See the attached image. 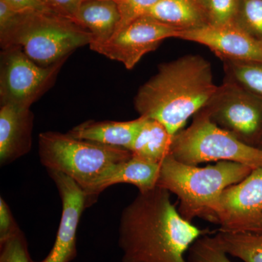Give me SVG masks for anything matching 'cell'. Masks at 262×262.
Masks as SVG:
<instances>
[{
	"mask_svg": "<svg viewBox=\"0 0 262 262\" xmlns=\"http://www.w3.org/2000/svg\"><path fill=\"white\" fill-rule=\"evenodd\" d=\"M3 1L19 13H52L42 0H3Z\"/></svg>",
	"mask_w": 262,
	"mask_h": 262,
	"instance_id": "obj_28",
	"label": "cell"
},
{
	"mask_svg": "<svg viewBox=\"0 0 262 262\" xmlns=\"http://www.w3.org/2000/svg\"><path fill=\"white\" fill-rule=\"evenodd\" d=\"M28 243L22 232L0 244V262H32Z\"/></svg>",
	"mask_w": 262,
	"mask_h": 262,
	"instance_id": "obj_24",
	"label": "cell"
},
{
	"mask_svg": "<svg viewBox=\"0 0 262 262\" xmlns=\"http://www.w3.org/2000/svg\"><path fill=\"white\" fill-rule=\"evenodd\" d=\"M216 235L209 234L196 239L188 250V262H232Z\"/></svg>",
	"mask_w": 262,
	"mask_h": 262,
	"instance_id": "obj_21",
	"label": "cell"
},
{
	"mask_svg": "<svg viewBox=\"0 0 262 262\" xmlns=\"http://www.w3.org/2000/svg\"><path fill=\"white\" fill-rule=\"evenodd\" d=\"M234 22L262 42V0H239Z\"/></svg>",
	"mask_w": 262,
	"mask_h": 262,
	"instance_id": "obj_22",
	"label": "cell"
},
{
	"mask_svg": "<svg viewBox=\"0 0 262 262\" xmlns=\"http://www.w3.org/2000/svg\"><path fill=\"white\" fill-rule=\"evenodd\" d=\"M208 229L188 222L159 187L139 192L122 212L118 246L122 262H188L193 243Z\"/></svg>",
	"mask_w": 262,
	"mask_h": 262,
	"instance_id": "obj_1",
	"label": "cell"
},
{
	"mask_svg": "<svg viewBox=\"0 0 262 262\" xmlns=\"http://www.w3.org/2000/svg\"><path fill=\"white\" fill-rule=\"evenodd\" d=\"M260 148H261V149H262V144H261V147H260Z\"/></svg>",
	"mask_w": 262,
	"mask_h": 262,
	"instance_id": "obj_30",
	"label": "cell"
},
{
	"mask_svg": "<svg viewBox=\"0 0 262 262\" xmlns=\"http://www.w3.org/2000/svg\"><path fill=\"white\" fill-rule=\"evenodd\" d=\"M213 223L222 232L262 233V168L224 191Z\"/></svg>",
	"mask_w": 262,
	"mask_h": 262,
	"instance_id": "obj_9",
	"label": "cell"
},
{
	"mask_svg": "<svg viewBox=\"0 0 262 262\" xmlns=\"http://www.w3.org/2000/svg\"><path fill=\"white\" fill-rule=\"evenodd\" d=\"M170 155L181 163L196 165L234 162L252 169L262 168V149L248 145L215 125L203 110L187 128L173 136Z\"/></svg>",
	"mask_w": 262,
	"mask_h": 262,
	"instance_id": "obj_6",
	"label": "cell"
},
{
	"mask_svg": "<svg viewBox=\"0 0 262 262\" xmlns=\"http://www.w3.org/2000/svg\"><path fill=\"white\" fill-rule=\"evenodd\" d=\"M208 25H224L234 22L239 0H198Z\"/></svg>",
	"mask_w": 262,
	"mask_h": 262,
	"instance_id": "obj_23",
	"label": "cell"
},
{
	"mask_svg": "<svg viewBox=\"0 0 262 262\" xmlns=\"http://www.w3.org/2000/svg\"><path fill=\"white\" fill-rule=\"evenodd\" d=\"M146 15L179 32L208 25L198 0H160Z\"/></svg>",
	"mask_w": 262,
	"mask_h": 262,
	"instance_id": "obj_17",
	"label": "cell"
},
{
	"mask_svg": "<svg viewBox=\"0 0 262 262\" xmlns=\"http://www.w3.org/2000/svg\"><path fill=\"white\" fill-rule=\"evenodd\" d=\"M56 184L62 203V214L56 241L47 256L40 261L71 262L77 255V231L81 215L87 208L83 189L68 176L54 170H48Z\"/></svg>",
	"mask_w": 262,
	"mask_h": 262,
	"instance_id": "obj_12",
	"label": "cell"
},
{
	"mask_svg": "<svg viewBox=\"0 0 262 262\" xmlns=\"http://www.w3.org/2000/svg\"><path fill=\"white\" fill-rule=\"evenodd\" d=\"M9 206L3 196L0 198V244L20 232Z\"/></svg>",
	"mask_w": 262,
	"mask_h": 262,
	"instance_id": "obj_26",
	"label": "cell"
},
{
	"mask_svg": "<svg viewBox=\"0 0 262 262\" xmlns=\"http://www.w3.org/2000/svg\"><path fill=\"white\" fill-rule=\"evenodd\" d=\"M0 106V165L5 166L32 149L34 115L30 108Z\"/></svg>",
	"mask_w": 262,
	"mask_h": 262,
	"instance_id": "obj_13",
	"label": "cell"
},
{
	"mask_svg": "<svg viewBox=\"0 0 262 262\" xmlns=\"http://www.w3.org/2000/svg\"><path fill=\"white\" fill-rule=\"evenodd\" d=\"M178 32L173 27L144 15L115 33L107 42L90 48L110 59L121 62L130 70L143 56L159 47L164 39L176 38Z\"/></svg>",
	"mask_w": 262,
	"mask_h": 262,
	"instance_id": "obj_10",
	"label": "cell"
},
{
	"mask_svg": "<svg viewBox=\"0 0 262 262\" xmlns=\"http://www.w3.org/2000/svg\"><path fill=\"white\" fill-rule=\"evenodd\" d=\"M218 87L209 61L187 55L160 64L138 91L134 106L140 117L160 122L174 136L208 104Z\"/></svg>",
	"mask_w": 262,
	"mask_h": 262,
	"instance_id": "obj_2",
	"label": "cell"
},
{
	"mask_svg": "<svg viewBox=\"0 0 262 262\" xmlns=\"http://www.w3.org/2000/svg\"><path fill=\"white\" fill-rule=\"evenodd\" d=\"M225 80L262 99V63L223 61Z\"/></svg>",
	"mask_w": 262,
	"mask_h": 262,
	"instance_id": "obj_20",
	"label": "cell"
},
{
	"mask_svg": "<svg viewBox=\"0 0 262 262\" xmlns=\"http://www.w3.org/2000/svg\"><path fill=\"white\" fill-rule=\"evenodd\" d=\"M144 120V117L124 122L90 120L71 129L68 134L76 139L129 150Z\"/></svg>",
	"mask_w": 262,
	"mask_h": 262,
	"instance_id": "obj_15",
	"label": "cell"
},
{
	"mask_svg": "<svg viewBox=\"0 0 262 262\" xmlns=\"http://www.w3.org/2000/svg\"><path fill=\"white\" fill-rule=\"evenodd\" d=\"M173 139L163 124L144 117L129 151L134 156L160 165L170 155Z\"/></svg>",
	"mask_w": 262,
	"mask_h": 262,
	"instance_id": "obj_18",
	"label": "cell"
},
{
	"mask_svg": "<svg viewBox=\"0 0 262 262\" xmlns=\"http://www.w3.org/2000/svg\"><path fill=\"white\" fill-rule=\"evenodd\" d=\"M176 38L206 46L222 61L262 63V42L234 22L182 31Z\"/></svg>",
	"mask_w": 262,
	"mask_h": 262,
	"instance_id": "obj_11",
	"label": "cell"
},
{
	"mask_svg": "<svg viewBox=\"0 0 262 262\" xmlns=\"http://www.w3.org/2000/svg\"><path fill=\"white\" fill-rule=\"evenodd\" d=\"M19 13L10 8L3 0H0V34L12 27Z\"/></svg>",
	"mask_w": 262,
	"mask_h": 262,
	"instance_id": "obj_29",
	"label": "cell"
},
{
	"mask_svg": "<svg viewBox=\"0 0 262 262\" xmlns=\"http://www.w3.org/2000/svg\"><path fill=\"white\" fill-rule=\"evenodd\" d=\"M92 39L80 24L52 13H19L12 27L0 34L2 49L20 48L44 67L69 58L77 48L90 46Z\"/></svg>",
	"mask_w": 262,
	"mask_h": 262,
	"instance_id": "obj_4",
	"label": "cell"
},
{
	"mask_svg": "<svg viewBox=\"0 0 262 262\" xmlns=\"http://www.w3.org/2000/svg\"><path fill=\"white\" fill-rule=\"evenodd\" d=\"M38 154L43 166L68 176L83 191L117 164L132 156L129 150L82 140L61 133H41Z\"/></svg>",
	"mask_w": 262,
	"mask_h": 262,
	"instance_id": "obj_5",
	"label": "cell"
},
{
	"mask_svg": "<svg viewBox=\"0 0 262 262\" xmlns=\"http://www.w3.org/2000/svg\"><path fill=\"white\" fill-rule=\"evenodd\" d=\"M120 21L118 7L114 0H84L77 22L92 35L90 48L107 42L115 35Z\"/></svg>",
	"mask_w": 262,
	"mask_h": 262,
	"instance_id": "obj_16",
	"label": "cell"
},
{
	"mask_svg": "<svg viewBox=\"0 0 262 262\" xmlns=\"http://www.w3.org/2000/svg\"><path fill=\"white\" fill-rule=\"evenodd\" d=\"M160 164L134 156L115 165L98 181L84 191L87 206L96 203L98 196L106 188L117 184H130L144 192L157 187Z\"/></svg>",
	"mask_w": 262,
	"mask_h": 262,
	"instance_id": "obj_14",
	"label": "cell"
},
{
	"mask_svg": "<svg viewBox=\"0 0 262 262\" xmlns=\"http://www.w3.org/2000/svg\"><path fill=\"white\" fill-rule=\"evenodd\" d=\"M203 110L220 128L248 145L261 147V98L225 79Z\"/></svg>",
	"mask_w": 262,
	"mask_h": 262,
	"instance_id": "obj_8",
	"label": "cell"
},
{
	"mask_svg": "<svg viewBox=\"0 0 262 262\" xmlns=\"http://www.w3.org/2000/svg\"><path fill=\"white\" fill-rule=\"evenodd\" d=\"M0 58V104L27 108L51 87L68 58L41 67L15 46L2 50Z\"/></svg>",
	"mask_w": 262,
	"mask_h": 262,
	"instance_id": "obj_7",
	"label": "cell"
},
{
	"mask_svg": "<svg viewBox=\"0 0 262 262\" xmlns=\"http://www.w3.org/2000/svg\"><path fill=\"white\" fill-rule=\"evenodd\" d=\"M118 7L120 21L117 32L136 19L147 14L160 0H114Z\"/></svg>",
	"mask_w": 262,
	"mask_h": 262,
	"instance_id": "obj_25",
	"label": "cell"
},
{
	"mask_svg": "<svg viewBox=\"0 0 262 262\" xmlns=\"http://www.w3.org/2000/svg\"><path fill=\"white\" fill-rule=\"evenodd\" d=\"M253 170L229 161L206 167L189 165L169 155L160 164L157 187L178 198L179 213L188 222L200 218L213 223L222 193L244 180Z\"/></svg>",
	"mask_w": 262,
	"mask_h": 262,
	"instance_id": "obj_3",
	"label": "cell"
},
{
	"mask_svg": "<svg viewBox=\"0 0 262 262\" xmlns=\"http://www.w3.org/2000/svg\"><path fill=\"white\" fill-rule=\"evenodd\" d=\"M215 235L229 256L244 262H262V233L219 231Z\"/></svg>",
	"mask_w": 262,
	"mask_h": 262,
	"instance_id": "obj_19",
	"label": "cell"
},
{
	"mask_svg": "<svg viewBox=\"0 0 262 262\" xmlns=\"http://www.w3.org/2000/svg\"><path fill=\"white\" fill-rule=\"evenodd\" d=\"M52 13L77 22V15L84 0H42Z\"/></svg>",
	"mask_w": 262,
	"mask_h": 262,
	"instance_id": "obj_27",
	"label": "cell"
}]
</instances>
